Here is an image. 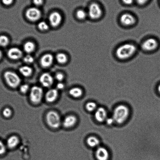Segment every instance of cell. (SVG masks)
<instances>
[{
  "label": "cell",
  "instance_id": "d4e9b609",
  "mask_svg": "<svg viewBox=\"0 0 160 160\" xmlns=\"http://www.w3.org/2000/svg\"><path fill=\"white\" fill-rule=\"evenodd\" d=\"M97 105L94 102H89L86 105V109L89 112H93L96 111L97 108Z\"/></svg>",
  "mask_w": 160,
  "mask_h": 160
},
{
  "label": "cell",
  "instance_id": "cb8c5ba5",
  "mask_svg": "<svg viewBox=\"0 0 160 160\" xmlns=\"http://www.w3.org/2000/svg\"><path fill=\"white\" fill-rule=\"evenodd\" d=\"M9 42L10 40L8 37L4 35L0 36V46L5 47L9 44Z\"/></svg>",
  "mask_w": 160,
  "mask_h": 160
},
{
  "label": "cell",
  "instance_id": "5bb4252c",
  "mask_svg": "<svg viewBox=\"0 0 160 160\" xmlns=\"http://www.w3.org/2000/svg\"><path fill=\"white\" fill-rule=\"evenodd\" d=\"M53 60V57L51 54H46L42 57L40 59V64L43 68H49L52 65Z\"/></svg>",
  "mask_w": 160,
  "mask_h": 160
},
{
  "label": "cell",
  "instance_id": "4fadbf2b",
  "mask_svg": "<svg viewBox=\"0 0 160 160\" xmlns=\"http://www.w3.org/2000/svg\"><path fill=\"white\" fill-rule=\"evenodd\" d=\"M95 118L99 122H102L108 118V113L106 110L102 107L98 108L95 113Z\"/></svg>",
  "mask_w": 160,
  "mask_h": 160
},
{
  "label": "cell",
  "instance_id": "ac0fdd59",
  "mask_svg": "<svg viewBox=\"0 0 160 160\" xmlns=\"http://www.w3.org/2000/svg\"><path fill=\"white\" fill-rule=\"evenodd\" d=\"M19 143V139L18 137L15 136H10L7 140V146L10 149L16 148Z\"/></svg>",
  "mask_w": 160,
  "mask_h": 160
},
{
  "label": "cell",
  "instance_id": "e575fe53",
  "mask_svg": "<svg viewBox=\"0 0 160 160\" xmlns=\"http://www.w3.org/2000/svg\"><path fill=\"white\" fill-rule=\"evenodd\" d=\"M2 3L6 6H10L13 3V0H2Z\"/></svg>",
  "mask_w": 160,
  "mask_h": 160
},
{
  "label": "cell",
  "instance_id": "7c38bea8",
  "mask_svg": "<svg viewBox=\"0 0 160 160\" xmlns=\"http://www.w3.org/2000/svg\"><path fill=\"white\" fill-rule=\"evenodd\" d=\"M95 155L98 160H108L109 158V152L103 147H98L96 151Z\"/></svg>",
  "mask_w": 160,
  "mask_h": 160
},
{
  "label": "cell",
  "instance_id": "7a4b0ae2",
  "mask_svg": "<svg viewBox=\"0 0 160 160\" xmlns=\"http://www.w3.org/2000/svg\"><path fill=\"white\" fill-rule=\"evenodd\" d=\"M129 115V110L125 105L118 106L113 112V118L115 122L118 124L124 123L127 120Z\"/></svg>",
  "mask_w": 160,
  "mask_h": 160
},
{
  "label": "cell",
  "instance_id": "8fae6325",
  "mask_svg": "<svg viewBox=\"0 0 160 160\" xmlns=\"http://www.w3.org/2000/svg\"><path fill=\"white\" fill-rule=\"evenodd\" d=\"M7 55L11 59L18 60H19L22 57L23 53L19 48H12L8 50Z\"/></svg>",
  "mask_w": 160,
  "mask_h": 160
},
{
  "label": "cell",
  "instance_id": "277c9868",
  "mask_svg": "<svg viewBox=\"0 0 160 160\" xmlns=\"http://www.w3.org/2000/svg\"><path fill=\"white\" fill-rule=\"evenodd\" d=\"M46 120L48 125L51 128H58L61 124V119L59 115L56 112L50 111L46 116Z\"/></svg>",
  "mask_w": 160,
  "mask_h": 160
},
{
  "label": "cell",
  "instance_id": "30bf717a",
  "mask_svg": "<svg viewBox=\"0 0 160 160\" xmlns=\"http://www.w3.org/2000/svg\"><path fill=\"white\" fill-rule=\"evenodd\" d=\"M40 82L45 88H49L52 86L54 80L52 76L48 73L42 74L40 78Z\"/></svg>",
  "mask_w": 160,
  "mask_h": 160
},
{
  "label": "cell",
  "instance_id": "4dcf8cb0",
  "mask_svg": "<svg viewBox=\"0 0 160 160\" xmlns=\"http://www.w3.org/2000/svg\"><path fill=\"white\" fill-rule=\"evenodd\" d=\"M29 87L27 84H23L20 87V90L21 93L23 94H26L29 91Z\"/></svg>",
  "mask_w": 160,
  "mask_h": 160
},
{
  "label": "cell",
  "instance_id": "83f0119b",
  "mask_svg": "<svg viewBox=\"0 0 160 160\" xmlns=\"http://www.w3.org/2000/svg\"><path fill=\"white\" fill-rule=\"evenodd\" d=\"M2 114L4 117L6 118H10L12 115V110L9 108H5L3 110Z\"/></svg>",
  "mask_w": 160,
  "mask_h": 160
},
{
  "label": "cell",
  "instance_id": "484cf974",
  "mask_svg": "<svg viewBox=\"0 0 160 160\" xmlns=\"http://www.w3.org/2000/svg\"><path fill=\"white\" fill-rule=\"evenodd\" d=\"M88 14L84 10H79L77 11L76 13V16L78 19L80 20H83L86 18Z\"/></svg>",
  "mask_w": 160,
  "mask_h": 160
},
{
  "label": "cell",
  "instance_id": "52a82bcc",
  "mask_svg": "<svg viewBox=\"0 0 160 160\" xmlns=\"http://www.w3.org/2000/svg\"><path fill=\"white\" fill-rule=\"evenodd\" d=\"M26 16L30 21H37L41 18V12L37 8H30L26 11Z\"/></svg>",
  "mask_w": 160,
  "mask_h": 160
},
{
  "label": "cell",
  "instance_id": "f35d334b",
  "mask_svg": "<svg viewBox=\"0 0 160 160\" xmlns=\"http://www.w3.org/2000/svg\"><path fill=\"white\" fill-rule=\"evenodd\" d=\"M2 51L0 50V60L1 59V58H2Z\"/></svg>",
  "mask_w": 160,
  "mask_h": 160
},
{
  "label": "cell",
  "instance_id": "f1b7e54d",
  "mask_svg": "<svg viewBox=\"0 0 160 160\" xmlns=\"http://www.w3.org/2000/svg\"><path fill=\"white\" fill-rule=\"evenodd\" d=\"M23 60H24L25 63H27V64H30L33 62L34 59L32 56L30 55H28L24 57Z\"/></svg>",
  "mask_w": 160,
  "mask_h": 160
},
{
  "label": "cell",
  "instance_id": "836d02e7",
  "mask_svg": "<svg viewBox=\"0 0 160 160\" xmlns=\"http://www.w3.org/2000/svg\"><path fill=\"white\" fill-rule=\"evenodd\" d=\"M106 123L108 125H111L115 122L114 119L113 118H107L106 120H105Z\"/></svg>",
  "mask_w": 160,
  "mask_h": 160
},
{
  "label": "cell",
  "instance_id": "ffe728a7",
  "mask_svg": "<svg viewBox=\"0 0 160 160\" xmlns=\"http://www.w3.org/2000/svg\"><path fill=\"white\" fill-rule=\"evenodd\" d=\"M87 142L89 147L92 148L98 147L100 144L99 140L94 136L88 137L87 139Z\"/></svg>",
  "mask_w": 160,
  "mask_h": 160
},
{
  "label": "cell",
  "instance_id": "44dd1931",
  "mask_svg": "<svg viewBox=\"0 0 160 160\" xmlns=\"http://www.w3.org/2000/svg\"><path fill=\"white\" fill-rule=\"evenodd\" d=\"M19 72L22 75L25 77H29L32 72V68L28 66H23L19 69Z\"/></svg>",
  "mask_w": 160,
  "mask_h": 160
},
{
  "label": "cell",
  "instance_id": "6da1fadb",
  "mask_svg": "<svg viewBox=\"0 0 160 160\" xmlns=\"http://www.w3.org/2000/svg\"><path fill=\"white\" fill-rule=\"evenodd\" d=\"M137 51L136 46L130 43L122 45L116 49V57L120 60H126L134 55Z\"/></svg>",
  "mask_w": 160,
  "mask_h": 160
},
{
  "label": "cell",
  "instance_id": "2e32d148",
  "mask_svg": "<svg viewBox=\"0 0 160 160\" xmlns=\"http://www.w3.org/2000/svg\"><path fill=\"white\" fill-rule=\"evenodd\" d=\"M77 119L75 116L69 115L65 118L63 122V126L66 128H70L77 123Z\"/></svg>",
  "mask_w": 160,
  "mask_h": 160
},
{
  "label": "cell",
  "instance_id": "ab89813d",
  "mask_svg": "<svg viewBox=\"0 0 160 160\" xmlns=\"http://www.w3.org/2000/svg\"><path fill=\"white\" fill-rule=\"evenodd\" d=\"M158 91L160 93V84L158 85Z\"/></svg>",
  "mask_w": 160,
  "mask_h": 160
},
{
  "label": "cell",
  "instance_id": "8992f818",
  "mask_svg": "<svg viewBox=\"0 0 160 160\" xmlns=\"http://www.w3.org/2000/svg\"><path fill=\"white\" fill-rule=\"evenodd\" d=\"M88 14L91 19H98L102 15V8L99 4L96 3H92L88 7Z\"/></svg>",
  "mask_w": 160,
  "mask_h": 160
},
{
  "label": "cell",
  "instance_id": "f546056e",
  "mask_svg": "<svg viewBox=\"0 0 160 160\" xmlns=\"http://www.w3.org/2000/svg\"><path fill=\"white\" fill-rule=\"evenodd\" d=\"M7 146L0 140V155H2L5 153L7 152Z\"/></svg>",
  "mask_w": 160,
  "mask_h": 160
},
{
  "label": "cell",
  "instance_id": "d6a6232c",
  "mask_svg": "<svg viewBox=\"0 0 160 160\" xmlns=\"http://www.w3.org/2000/svg\"><path fill=\"white\" fill-rule=\"evenodd\" d=\"M33 2L35 6L39 7L42 5L43 1V0H33Z\"/></svg>",
  "mask_w": 160,
  "mask_h": 160
},
{
  "label": "cell",
  "instance_id": "9a60e30c",
  "mask_svg": "<svg viewBox=\"0 0 160 160\" xmlns=\"http://www.w3.org/2000/svg\"><path fill=\"white\" fill-rule=\"evenodd\" d=\"M121 22L125 26L132 25L136 22L135 18L131 14L125 13L122 14L120 18Z\"/></svg>",
  "mask_w": 160,
  "mask_h": 160
},
{
  "label": "cell",
  "instance_id": "7402d4cb",
  "mask_svg": "<svg viewBox=\"0 0 160 160\" xmlns=\"http://www.w3.org/2000/svg\"><path fill=\"white\" fill-rule=\"evenodd\" d=\"M23 48H24V51L30 54L35 51V43L32 42H27L24 43Z\"/></svg>",
  "mask_w": 160,
  "mask_h": 160
},
{
  "label": "cell",
  "instance_id": "1f68e13d",
  "mask_svg": "<svg viewBox=\"0 0 160 160\" xmlns=\"http://www.w3.org/2000/svg\"><path fill=\"white\" fill-rule=\"evenodd\" d=\"M55 78L58 82H61L64 78V76L61 72H58L56 74Z\"/></svg>",
  "mask_w": 160,
  "mask_h": 160
},
{
  "label": "cell",
  "instance_id": "603a6c76",
  "mask_svg": "<svg viewBox=\"0 0 160 160\" xmlns=\"http://www.w3.org/2000/svg\"><path fill=\"white\" fill-rule=\"evenodd\" d=\"M56 59L57 62L60 64H65L68 60L67 56L63 53H59L57 55Z\"/></svg>",
  "mask_w": 160,
  "mask_h": 160
},
{
  "label": "cell",
  "instance_id": "9c48e42d",
  "mask_svg": "<svg viewBox=\"0 0 160 160\" xmlns=\"http://www.w3.org/2000/svg\"><path fill=\"white\" fill-rule=\"evenodd\" d=\"M158 43L157 40L153 38L148 39L142 43V49L146 51L154 50L158 47Z\"/></svg>",
  "mask_w": 160,
  "mask_h": 160
},
{
  "label": "cell",
  "instance_id": "74e56055",
  "mask_svg": "<svg viewBox=\"0 0 160 160\" xmlns=\"http://www.w3.org/2000/svg\"><path fill=\"white\" fill-rule=\"evenodd\" d=\"M124 4L127 5H130L133 3V0H122Z\"/></svg>",
  "mask_w": 160,
  "mask_h": 160
},
{
  "label": "cell",
  "instance_id": "e0dca14e",
  "mask_svg": "<svg viewBox=\"0 0 160 160\" xmlns=\"http://www.w3.org/2000/svg\"><path fill=\"white\" fill-rule=\"evenodd\" d=\"M58 96V92L57 89H51L46 92L45 99L47 102H52L57 100Z\"/></svg>",
  "mask_w": 160,
  "mask_h": 160
},
{
  "label": "cell",
  "instance_id": "5b68a950",
  "mask_svg": "<svg viewBox=\"0 0 160 160\" xmlns=\"http://www.w3.org/2000/svg\"><path fill=\"white\" fill-rule=\"evenodd\" d=\"M43 95L42 88L40 87L35 86L31 88L29 98L33 104H38L41 102Z\"/></svg>",
  "mask_w": 160,
  "mask_h": 160
},
{
  "label": "cell",
  "instance_id": "d6986e66",
  "mask_svg": "<svg viewBox=\"0 0 160 160\" xmlns=\"http://www.w3.org/2000/svg\"><path fill=\"white\" fill-rule=\"evenodd\" d=\"M69 94L71 96L74 98H80L83 94V91L81 88L78 87L71 88L69 91Z\"/></svg>",
  "mask_w": 160,
  "mask_h": 160
},
{
  "label": "cell",
  "instance_id": "ba28073f",
  "mask_svg": "<svg viewBox=\"0 0 160 160\" xmlns=\"http://www.w3.org/2000/svg\"><path fill=\"white\" fill-rule=\"evenodd\" d=\"M49 19L51 26L53 27H57L61 24L62 18L60 13L55 12L49 15Z\"/></svg>",
  "mask_w": 160,
  "mask_h": 160
},
{
  "label": "cell",
  "instance_id": "4316f807",
  "mask_svg": "<svg viewBox=\"0 0 160 160\" xmlns=\"http://www.w3.org/2000/svg\"><path fill=\"white\" fill-rule=\"evenodd\" d=\"M38 27V29L42 31H47L49 29V25L45 21H41L39 23Z\"/></svg>",
  "mask_w": 160,
  "mask_h": 160
},
{
  "label": "cell",
  "instance_id": "d590c367",
  "mask_svg": "<svg viewBox=\"0 0 160 160\" xmlns=\"http://www.w3.org/2000/svg\"><path fill=\"white\" fill-rule=\"evenodd\" d=\"M64 84L61 82H59V83L57 84V88L59 90L63 89L64 88Z\"/></svg>",
  "mask_w": 160,
  "mask_h": 160
},
{
  "label": "cell",
  "instance_id": "8d00e7d4",
  "mask_svg": "<svg viewBox=\"0 0 160 160\" xmlns=\"http://www.w3.org/2000/svg\"><path fill=\"white\" fill-rule=\"evenodd\" d=\"M137 2L139 5H142L147 3L148 0H136Z\"/></svg>",
  "mask_w": 160,
  "mask_h": 160
},
{
  "label": "cell",
  "instance_id": "3957f363",
  "mask_svg": "<svg viewBox=\"0 0 160 160\" xmlns=\"http://www.w3.org/2000/svg\"><path fill=\"white\" fill-rule=\"evenodd\" d=\"M4 77L6 83L12 88H18L21 83V79L19 76L12 71H6L4 74Z\"/></svg>",
  "mask_w": 160,
  "mask_h": 160
}]
</instances>
